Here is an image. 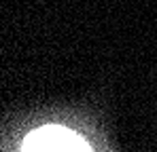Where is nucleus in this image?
<instances>
[{"label":"nucleus","instance_id":"nucleus-1","mask_svg":"<svg viewBox=\"0 0 157 152\" xmlns=\"http://www.w3.org/2000/svg\"><path fill=\"white\" fill-rule=\"evenodd\" d=\"M21 150H89L87 142L77 135L75 131L66 129L59 125H49V127H40L36 131H32L24 139Z\"/></svg>","mask_w":157,"mask_h":152}]
</instances>
